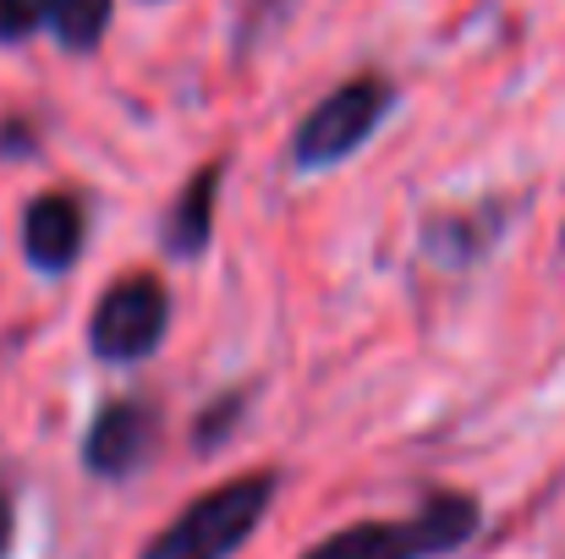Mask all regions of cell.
<instances>
[{
    "label": "cell",
    "mask_w": 565,
    "mask_h": 559,
    "mask_svg": "<svg viewBox=\"0 0 565 559\" xmlns=\"http://www.w3.org/2000/svg\"><path fill=\"white\" fill-rule=\"evenodd\" d=\"M483 527V510L472 494H428L423 510L395 522H352L297 559H445L467 549Z\"/></svg>",
    "instance_id": "6da1fadb"
},
{
    "label": "cell",
    "mask_w": 565,
    "mask_h": 559,
    "mask_svg": "<svg viewBox=\"0 0 565 559\" xmlns=\"http://www.w3.org/2000/svg\"><path fill=\"white\" fill-rule=\"evenodd\" d=\"M280 477L275 472H242L209 494H198L188 510L143 549L138 559H231L275 505Z\"/></svg>",
    "instance_id": "7a4b0ae2"
},
{
    "label": "cell",
    "mask_w": 565,
    "mask_h": 559,
    "mask_svg": "<svg viewBox=\"0 0 565 559\" xmlns=\"http://www.w3.org/2000/svg\"><path fill=\"white\" fill-rule=\"evenodd\" d=\"M401 105L395 83L384 72H358L347 77L335 94H324L291 132V165L297 171H330L341 160H352L369 138L379 132V121Z\"/></svg>",
    "instance_id": "3957f363"
},
{
    "label": "cell",
    "mask_w": 565,
    "mask_h": 559,
    "mask_svg": "<svg viewBox=\"0 0 565 559\" xmlns=\"http://www.w3.org/2000/svg\"><path fill=\"white\" fill-rule=\"evenodd\" d=\"M171 330V291L160 275H121L88 313V352L99 363H143Z\"/></svg>",
    "instance_id": "277c9868"
},
{
    "label": "cell",
    "mask_w": 565,
    "mask_h": 559,
    "mask_svg": "<svg viewBox=\"0 0 565 559\" xmlns=\"http://www.w3.org/2000/svg\"><path fill=\"white\" fill-rule=\"evenodd\" d=\"M160 439V411L149 400H105L83 439V466L105 483H127Z\"/></svg>",
    "instance_id": "5b68a950"
},
{
    "label": "cell",
    "mask_w": 565,
    "mask_h": 559,
    "mask_svg": "<svg viewBox=\"0 0 565 559\" xmlns=\"http://www.w3.org/2000/svg\"><path fill=\"white\" fill-rule=\"evenodd\" d=\"M83 241H88V208H83V197H72V192H39L22 208V252H28L33 269H44V275L72 269L77 252H83Z\"/></svg>",
    "instance_id": "8992f818"
},
{
    "label": "cell",
    "mask_w": 565,
    "mask_h": 559,
    "mask_svg": "<svg viewBox=\"0 0 565 559\" xmlns=\"http://www.w3.org/2000/svg\"><path fill=\"white\" fill-rule=\"evenodd\" d=\"M214 197H220V165H203L166 214V247L177 258H198L214 236Z\"/></svg>",
    "instance_id": "52a82bcc"
},
{
    "label": "cell",
    "mask_w": 565,
    "mask_h": 559,
    "mask_svg": "<svg viewBox=\"0 0 565 559\" xmlns=\"http://www.w3.org/2000/svg\"><path fill=\"white\" fill-rule=\"evenodd\" d=\"M110 11H116V0H55L50 6V28H55V39L72 55H83V50H94L105 39Z\"/></svg>",
    "instance_id": "ba28073f"
},
{
    "label": "cell",
    "mask_w": 565,
    "mask_h": 559,
    "mask_svg": "<svg viewBox=\"0 0 565 559\" xmlns=\"http://www.w3.org/2000/svg\"><path fill=\"white\" fill-rule=\"evenodd\" d=\"M423 241H428L434 258L467 264V258H478V252L489 247V225H478V219H467V214H439V219L423 230Z\"/></svg>",
    "instance_id": "9c48e42d"
},
{
    "label": "cell",
    "mask_w": 565,
    "mask_h": 559,
    "mask_svg": "<svg viewBox=\"0 0 565 559\" xmlns=\"http://www.w3.org/2000/svg\"><path fill=\"white\" fill-rule=\"evenodd\" d=\"M55 0H0V44H22L50 22Z\"/></svg>",
    "instance_id": "30bf717a"
},
{
    "label": "cell",
    "mask_w": 565,
    "mask_h": 559,
    "mask_svg": "<svg viewBox=\"0 0 565 559\" xmlns=\"http://www.w3.org/2000/svg\"><path fill=\"white\" fill-rule=\"evenodd\" d=\"M236 411H242V400H220V406H209L203 411V422H198V450H214L220 444V433H225V422H236Z\"/></svg>",
    "instance_id": "8fae6325"
},
{
    "label": "cell",
    "mask_w": 565,
    "mask_h": 559,
    "mask_svg": "<svg viewBox=\"0 0 565 559\" xmlns=\"http://www.w3.org/2000/svg\"><path fill=\"white\" fill-rule=\"evenodd\" d=\"M11 555V499H6V488H0V559Z\"/></svg>",
    "instance_id": "7c38bea8"
},
{
    "label": "cell",
    "mask_w": 565,
    "mask_h": 559,
    "mask_svg": "<svg viewBox=\"0 0 565 559\" xmlns=\"http://www.w3.org/2000/svg\"><path fill=\"white\" fill-rule=\"evenodd\" d=\"M561 247H565V236H561Z\"/></svg>",
    "instance_id": "4fadbf2b"
}]
</instances>
